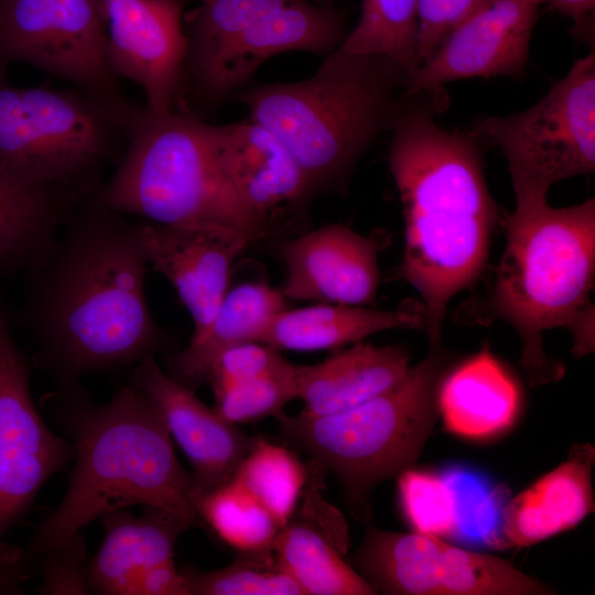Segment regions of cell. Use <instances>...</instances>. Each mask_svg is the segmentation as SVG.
<instances>
[{"instance_id":"1","label":"cell","mask_w":595,"mask_h":595,"mask_svg":"<svg viewBox=\"0 0 595 595\" xmlns=\"http://www.w3.org/2000/svg\"><path fill=\"white\" fill-rule=\"evenodd\" d=\"M126 216L86 199L28 272L19 317L58 388L137 365L165 344L147 300L140 221Z\"/></svg>"},{"instance_id":"2","label":"cell","mask_w":595,"mask_h":595,"mask_svg":"<svg viewBox=\"0 0 595 595\" xmlns=\"http://www.w3.org/2000/svg\"><path fill=\"white\" fill-rule=\"evenodd\" d=\"M442 102L403 94L389 128L388 164L404 217L400 273L421 296L430 345L441 344L451 300L482 274L499 218L477 137L439 125Z\"/></svg>"},{"instance_id":"3","label":"cell","mask_w":595,"mask_h":595,"mask_svg":"<svg viewBox=\"0 0 595 595\" xmlns=\"http://www.w3.org/2000/svg\"><path fill=\"white\" fill-rule=\"evenodd\" d=\"M57 400L56 416L69 436L75 465L61 502L24 548L34 571L43 554L83 538L88 523L133 505L162 509L191 524L199 520L197 483L138 388L122 387L99 405L76 383L58 388Z\"/></svg>"},{"instance_id":"4","label":"cell","mask_w":595,"mask_h":595,"mask_svg":"<svg viewBox=\"0 0 595 595\" xmlns=\"http://www.w3.org/2000/svg\"><path fill=\"white\" fill-rule=\"evenodd\" d=\"M595 199L555 208L548 199L516 202L488 301L521 342V366L532 387L564 375L549 358L542 334L566 328L572 351H594Z\"/></svg>"},{"instance_id":"5","label":"cell","mask_w":595,"mask_h":595,"mask_svg":"<svg viewBox=\"0 0 595 595\" xmlns=\"http://www.w3.org/2000/svg\"><path fill=\"white\" fill-rule=\"evenodd\" d=\"M409 75L392 60L336 48L313 76L244 87L234 98L290 151L312 194L339 187L389 130Z\"/></svg>"},{"instance_id":"6","label":"cell","mask_w":595,"mask_h":595,"mask_svg":"<svg viewBox=\"0 0 595 595\" xmlns=\"http://www.w3.org/2000/svg\"><path fill=\"white\" fill-rule=\"evenodd\" d=\"M88 199L161 225L228 226L252 242L266 234L224 173L210 125L186 110L134 106L119 164Z\"/></svg>"},{"instance_id":"7","label":"cell","mask_w":595,"mask_h":595,"mask_svg":"<svg viewBox=\"0 0 595 595\" xmlns=\"http://www.w3.org/2000/svg\"><path fill=\"white\" fill-rule=\"evenodd\" d=\"M447 357L441 344L385 392L343 412L278 416L283 436L339 479L359 519L381 482L414 466L437 419V387Z\"/></svg>"},{"instance_id":"8","label":"cell","mask_w":595,"mask_h":595,"mask_svg":"<svg viewBox=\"0 0 595 595\" xmlns=\"http://www.w3.org/2000/svg\"><path fill=\"white\" fill-rule=\"evenodd\" d=\"M0 65V169L29 184L90 198L123 150L132 110L77 89L11 86Z\"/></svg>"},{"instance_id":"9","label":"cell","mask_w":595,"mask_h":595,"mask_svg":"<svg viewBox=\"0 0 595 595\" xmlns=\"http://www.w3.org/2000/svg\"><path fill=\"white\" fill-rule=\"evenodd\" d=\"M191 20L185 91L216 106L277 54L327 56L346 36L343 13L309 0H199Z\"/></svg>"},{"instance_id":"10","label":"cell","mask_w":595,"mask_h":595,"mask_svg":"<svg viewBox=\"0 0 595 595\" xmlns=\"http://www.w3.org/2000/svg\"><path fill=\"white\" fill-rule=\"evenodd\" d=\"M504 154L516 202L548 199L550 188L595 170V55L577 60L528 109L490 116L472 130Z\"/></svg>"},{"instance_id":"11","label":"cell","mask_w":595,"mask_h":595,"mask_svg":"<svg viewBox=\"0 0 595 595\" xmlns=\"http://www.w3.org/2000/svg\"><path fill=\"white\" fill-rule=\"evenodd\" d=\"M22 62L130 107L107 54L101 0H0V65Z\"/></svg>"},{"instance_id":"12","label":"cell","mask_w":595,"mask_h":595,"mask_svg":"<svg viewBox=\"0 0 595 595\" xmlns=\"http://www.w3.org/2000/svg\"><path fill=\"white\" fill-rule=\"evenodd\" d=\"M351 563L376 593L389 595L554 593L500 558L413 531L369 528Z\"/></svg>"},{"instance_id":"13","label":"cell","mask_w":595,"mask_h":595,"mask_svg":"<svg viewBox=\"0 0 595 595\" xmlns=\"http://www.w3.org/2000/svg\"><path fill=\"white\" fill-rule=\"evenodd\" d=\"M72 457L71 443L46 425L35 407L26 361L0 304V540Z\"/></svg>"},{"instance_id":"14","label":"cell","mask_w":595,"mask_h":595,"mask_svg":"<svg viewBox=\"0 0 595 595\" xmlns=\"http://www.w3.org/2000/svg\"><path fill=\"white\" fill-rule=\"evenodd\" d=\"M541 0H484L414 69L405 95L442 99L444 85L469 78L524 75Z\"/></svg>"},{"instance_id":"15","label":"cell","mask_w":595,"mask_h":595,"mask_svg":"<svg viewBox=\"0 0 595 595\" xmlns=\"http://www.w3.org/2000/svg\"><path fill=\"white\" fill-rule=\"evenodd\" d=\"M183 10L182 0H101L109 64L141 87L156 113L175 110L185 93Z\"/></svg>"},{"instance_id":"16","label":"cell","mask_w":595,"mask_h":595,"mask_svg":"<svg viewBox=\"0 0 595 595\" xmlns=\"http://www.w3.org/2000/svg\"><path fill=\"white\" fill-rule=\"evenodd\" d=\"M148 264L175 289L194 324L204 331L226 295L236 259L252 240L223 225H161L140 221Z\"/></svg>"},{"instance_id":"17","label":"cell","mask_w":595,"mask_h":595,"mask_svg":"<svg viewBox=\"0 0 595 595\" xmlns=\"http://www.w3.org/2000/svg\"><path fill=\"white\" fill-rule=\"evenodd\" d=\"M131 383L161 415L172 440L188 459L199 490H213L231 480L256 437L208 408L194 390L165 372L154 356L134 366Z\"/></svg>"},{"instance_id":"18","label":"cell","mask_w":595,"mask_h":595,"mask_svg":"<svg viewBox=\"0 0 595 595\" xmlns=\"http://www.w3.org/2000/svg\"><path fill=\"white\" fill-rule=\"evenodd\" d=\"M377 237L343 224L323 226L280 245L286 268L285 299L368 306L380 274Z\"/></svg>"},{"instance_id":"19","label":"cell","mask_w":595,"mask_h":595,"mask_svg":"<svg viewBox=\"0 0 595 595\" xmlns=\"http://www.w3.org/2000/svg\"><path fill=\"white\" fill-rule=\"evenodd\" d=\"M220 166L241 203L263 223L283 205L311 194L310 184L285 145L249 118L210 125Z\"/></svg>"},{"instance_id":"20","label":"cell","mask_w":595,"mask_h":595,"mask_svg":"<svg viewBox=\"0 0 595 595\" xmlns=\"http://www.w3.org/2000/svg\"><path fill=\"white\" fill-rule=\"evenodd\" d=\"M595 448L574 443L556 467L508 500L502 532L509 548H528L580 524L594 512Z\"/></svg>"},{"instance_id":"21","label":"cell","mask_w":595,"mask_h":595,"mask_svg":"<svg viewBox=\"0 0 595 595\" xmlns=\"http://www.w3.org/2000/svg\"><path fill=\"white\" fill-rule=\"evenodd\" d=\"M436 405L450 433L486 441L515 425L521 411L522 392L512 374L484 346L444 372L437 387Z\"/></svg>"},{"instance_id":"22","label":"cell","mask_w":595,"mask_h":595,"mask_svg":"<svg viewBox=\"0 0 595 595\" xmlns=\"http://www.w3.org/2000/svg\"><path fill=\"white\" fill-rule=\"evenodd\" d=\"M144 509L139 517L121 509L100 519L105 539L87 561L90 594L134 595L148 572L174 560L175 543L192 524L155 507Z\"/></svg>"},{"instance_id":"23","label":"cell","mask_w":595,"mask_h":595,"mask_svg":"<svg viewBox=\"0 0 595 595\" xmlns=\"http://www.w3.org/2000/svg\"><path fill=\"white\" fill-rule=\"evenodd\" d=\"M408 351L361 342L314 365L296 366L302 412L327 415L351 409L399 383L408 374Z\"/></svg>"},{"instance_id":"24","label":"cell","mask_w":595,"mask_h":595,"mask_svg":"<svg viewBox=\"0 0 595 595\" xmlns=\"http://www.w3.org/2000/svg\"><path fill=\"white\" fill-rule=\"evenodd\" d=\"M284 309L282 291L266 282H242L229 289L208 326L192 335L185 348L167 357V374L195 391L207 382L220 353L241 343H261L275 316Z\"/></svg>"},{"instance_id":"25","label":"cell","mask_w":595,"mask_h":595,"mask_svg":"<svg viewBox=\"0 0 595 595\" xmlns=\"http://www.w3.org/2000/svg\"><path fill=\"white\" fill-rule=\"evenodd\" d=\"M86 199L73 191L25 183L0 169V275L31 271Z\"/></svg>"},{"instance_id":"26","label":"cell","mask_w":595,"mask_h":595,"mask_svg":"<svg viewBox=\"0 0 595 595\" xmlns=\"http://www.w3.org/2000/svg\"><path fill=\"white\" fill-rule=\"evenodd\" d=\"M422 328V306L405 303L394 310L320 303L281 311L261 343L294 351L337 349L376 333Z\"/></svg>"},{"instance_id":"27","label":"cell","mask_w":595,"mask_h":595,"mask_svg":"<svg viewBox=\"0 0 595 595\" xmlns=\"http://www.w3.org/2000/svg\"><path fill=\"white\" fill-rule=\"evenodd\" d=\"M325 533L315 521L292 515L272 545L274 561L304 595H375L370 584L342 553L347 544Z\"/></svg>"},{"instance_id":"28","label":"cell","mask_w":595,"mask_h":595,"mask_svg":"<svg viewBox=\"0 0 595 595\" xmlns=\"http://www.w3.org/2000/svg\"><path fill=\"white\" fill-rule=\"evenodd\" d=\"M198 519L242 555L273 558L279 527L267 509L234 479L195 496Z\"/></svg>"},{"instance_id":"29","label":"cell","mask_w":595,"mask_h":595,"mask_svg":"<svg viewBox=\"0 0 595 595\" xmlns=\"http://www.w3.org/2000/svg\"><path fill=\"white\" fill-rule=\"evenodd\" d=\"M307 477L306 466L293 452L256 437L231 479L252 495L282 528L294 513Z\"/></svg>"},{"instance_id":"30","label":"cell","mask_w":595,"mask_h":595,"mask_svg":"<svg viewBox=\"0 0 595 595\" xmlns=\"http://www.w3.org/2000/svg\"><path fill=\"white\" fill-rule=\"evenodd\" d=\"M420 0H363L361 13L338 48L383 55L410 75L415 69Z\"/></svg>"},{"instance_id":"31","label":"cell","mask_w":595,"mask_h":595,"mask_svg":"<svg viewBox=\"0 0 595 595\" xmlns=\"http://www.w3.org/2000/svg\"><path fill=\"white\" fill-rule=\"evenodd\" d=\"M455 499L456 534L464 543L495 550L509 548L502 532L508 491L486 476L462 466L442 472Z\"/></svg>"},{"instance_id":"32","label":"cell","mask_w":595,"mask_h":595,"mask_svg":"<svg viewBox=\"0 0 595 595\" xmlns=\"http://www.w3.org/2000/svg\"><path fill=\"white\" fill-rule=\"evenodd\" d=\"M400 512L413 532L454 539L456 508L443 473L409 467L397 476Z\"/></svg>"},{"instance_id":"33","label":"cell","mask_w":595,"mask_h":595,"mask_svg":"<svg viewBox=\"0 0 595 595\" xmlns=\"http://www.w3.org/2000/svg\"><path fill=\"white\" fill-rule=\"evenodd\" d=\"M246 556L215 571H182L190 595H304L274 558Z\"/></svg>"},{"instance_id":"34","label":"cell","mask_w":595,"mask_h":595,"mask_svg":"<svg viewBox=\"0 0 595 595\" xmlns=\"http://www.w3.org/2000/svg\"><path fill=\"white\" fill-rule=\"evenodd\" d=\"M298 398L296 365L285 360L277 368L230 387L215 397V411L237 425L267 416H280L288 402Z\"/></svg>"},{"instance_id":"35","label":"cell","mask_w":595,"mask_h":595,"mask_svg":"<svg viewBox=\"0 0 595 595\" xmlns=\"http://www.w3.org/2000/svg\"><path fill=\"white\" fill-rule=\"evenodd\" d=\"M286 359L280 350L260 342H247L225 349L214 361L207 382L217 397L232 386L263 375Z\"/></svg>"},{"instance_id":"36","label":"cell","mask_w":595,"mask_h":595,"mask_svg":"<svg viewBox=\"0 0 595 595\" xmlns=\"http://www.w3.org/2000/svg\"><path fill=\"white\" fill-rule=\"evenodd\" d=\"M35 570L42 576L41 594H90L84 539L45 553L36 561Z\"/></svg>"},{"instance_id":"37","label":"cell","mask_w":595,"mask_h":595,"mask_svg":"<svg viewBox=\"0 0 595 595\" xmlns=\"http://www.w3.org/2000/svg\"><path fill=\"white\" fill-rule=\"evenodd\" d=\"M483 1L420 0L415 68L429 60L450 32Z\"/></svg>"},{"instance_id":"38","label":"cell","mask_w":595,"mask_h":595,"mask_svg":"<svg viewBox=\"0 0 595 595\" xmlns=\"http://www.w3.org/2000/svg\"><path fill=\"white\" fill-rule=\"evenodd\" d=\"M24 548L0 540V595L22 593L21 585L33 575Z\"/></svg>"},{"instance_id":"39","label":"cell","mask_w":595,"mask_h":595,"mask_svg":"<svg viewBox=\"0 0 595 595\" xmlns=\"http://www.w3.org/2000/svg\"><path fill=\"white\" fill-rule=\"evenodd\" d=\"M541 2L569 18L573 23L572 32L575 37L593 48L595 0H541Z\"/></svg>"},{"instance_id":"40","label":"cell","mask_w":595,"mask_h":595,"mask_svg":"<svg viewBox=\"0 0 595 595\" xmlns=\"http://www.w3.org/2000/svg\"><path fill=\"white\" fill-rule=\"evenodd\" d=\"M309 1L314 2V3H318V4L332 6V2L334 0H309Z\"/></svg>"}]
</instances>
